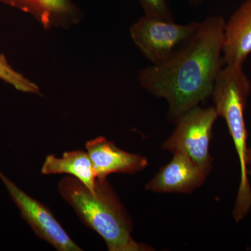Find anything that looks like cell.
<instances>
[{
  "mask_svg": "<svg viewBox=\"0 0 251 251\" xmlns=\"http://www.w3.org/2000/svg\"><path fill=\"white\" fill-rule=\"evenodd\" d=\"M191 4L198 5L202 3L203 0H188Z\"/></svg>",
  "mask_w": 251,
  "mask_h": 251,
  "instance_id": "cell-15",
  "label": "cell"
},
{
  "mask_svg": "<svg viewBox=\"0 0 251 251\" xmlns=\"http://www.w3.org/2000/svg\"><path fill=\"white\" fill-rule=\"evenodd\" d=\"M251 53V0H246L226 21L223 47L224 64L243 65Z\"/></svg>",
  "mask_w": 251,
  "mask_h": 251,
  "instance_id": "cell-9",
  "label": "cell"
},
{
  "mask_svg": "<svg viewBox=\"0 0 251 251\" xmlns=\"http://www.w3.org/2000/svg\"><path fill=\"white\" fill-rule=\"evenodd\" d=\"M208 175L188 155L175 153L147 184V191L155 193L188 194L201 187Z\"/></svg>",
  "mask_w": 251,
  "mask_h": 251,
  "instance_id": "cell-7",
  "label": "cell"
},
{
  "mask_svg": "<svg viewBox=\"0 0 251 251\" xmlns=\"http://www.w3.org/2000/svg\"><path fill=\"white\" fill-rule=\"evenodd\" d=\"M85 148L98 179H107L113 173L135 175L148 166L146 157L124 151L104 137L89 140Z\"/></svg>",
  "mask_w": 251,
  "mask_h": 251,
  "instance_id": "cell-8",
  "label": "cell"
},
{
  "mask_svg": "<svg viewBox=\"0 0 251 251\" xmlns=\"http://www.w3.org/2000/svg\"><path fill=\"white\" fill-rule=\"evenodd\" d=\"M219 115L215 107H196L178 120L171 136L162 145V149L174 154L188 155L206 174L213 168V157L209 144L213 128Z\"/></svg>",
  "mask_w": 251,
  "mask_h": 251,
  "instance_id": "cell-4",
  "label": "cell"
},
{
  "mask_svg": "<svg viewBox=\"0 0 251 251\" xmlns=\"http://www.w3.org/2000/svg\"><path fill=\"white\" fill-rule=\"evenodd\" d=\"M0 3L33 15L45 27H50L74 10L69 0H0Z\"/></svg>",
  "mask_w": 251,
  "mask_h": 251,
  "instance_id": "cell-11",
  "label": "cell"
},
{
  "mask_svg": "<svg viewBox=\"0 0 251 251\" xmlns=\"http://www.w3.org/2000/svg\"><path fill=\"white\" fill-rule=\"evenodd\" d=\"M145 15L167 21H174L168 0H139Z\"/></svg>",
  "mask_w": 251,
  "mask_h": 251,
  "instance_id": "cell-13",
  "label": "cell"
},
{
  "mask_svg": "<svg viewBox=\"0 0 251 251\" xmlns=\"http://www.w3.org/2000/svg\"><path fill=\"white\" fill-rule=\"evenodd\" d=\"M247 164L248 166H251V148H248L247 154Z\"/></svg>",
  "mask_w": 251,
  "mask_h": 251,
  "instance_id": "cell-14",
  "label": "cell"
},
{
  "mask_svg": "<svg viewBox=\"0 0 251 251\" xmlns=\"http://www.w3.org/2000/svg\"><path fill=\"white\" fill-rule=\"evenodd\" d=\"M251 94V81L242 64L226 65L216 77L211 98L218 115L224 119L233 141L240 164V182L232 216L241 222L251 209L247 154L248 131L244 112Z\"/></svg>",
  "mask_w": 251,
  "mask_h": 251,
  "instance_id": "cell-3",
  "label": "cell"
},
{
  "mask_svg": "<svg viewBox=\"0 0 251 251\" xmlns=\"http://www.w3.org/2000/svg\"><path fill=\"white\" fill-rule=\"evenodd\" d=\"M59 192L81 221L103 238L109 251H151L132 237L133 221L108 179H97L95 194L72 176L60 180Z\"/></svg>",
  "mask_w": 251,
  "mask_h": 251,
  "instance_id": "cell-2",
  "label": "cell"
},
{
  "mask_svg": "<svg viewBox=\"0 0 251 251\" xmlns=\"http://www.w3.org/2000/svg\"><path fill=\"white\" fill-rule=\"evenodd\" d=\"M43 175L67 174L79 180L95 194L97 175L88 153L82 150H74L63 153L62 157L53 154L46 156L41 167Z\"/></svg>",
  "mask_w": 251,
  "mask_h": 251,
  "instance_id": "cell-10",
  "label": "cell"
},
{
  "mask_svg": "<svg viewBox=\"0 0 251 251\" xmlns=\"http://www.w3.org/2000/svg\"><path fill=\"white\" fill-rule=\"evenodd\" d=\"M225 24L222 16H208L169 59L140 71V85L153 97L166 100L168 120L173 123L211 97L225 64Z\"/></svg>",
  "mask_w": 251,
  "mask_h": 251,
  "instance_id": "cell-1",
  "label": "cell"
},
{
  "mask_svg": "<svg viewBox=\"0 0 251 251\" xmlns=\"http://www.w3.org/2000/svg\"><path fill=\"white\" fill-rule=\"evenodd\" d=\"M201 22L176 24L144 15L130 28L135 46L152 64L169 59L188 42Z\"/></svg>",
  "mask_w": 251,
  "mask_h": 251,
  "instance_id": "cell-5",
  "label": "cell"
},
{
  "mask_svg": "<svg viewBox=\"0 0 251 251\" xmlns=\"http://www.w3.org/2000/svg\"><path fill=\"white\" fill-rule=\"evenodd\" d=\"M0 179L21 211L23 219L38 237L49 243L57 251H82L71 239L49 208L21 190L1 171Z\"/></svg>",
  "mask_w": 251,
  "mask_h": 251,
  "instance_id": "cell-6",
  "label": "cell"
},
{
  "mask_svg": "<svg viewBox=\"0 0 251 251\" xmlns=\"http://www.w3.org/2000/svg\"><path fill=\"white\" fill-rule=\"evenodd\" d=\"M0 79L12 86L16 90L29 93H38L39 87L27 80L19 73L14 71L6 62L4 56L0 54Z\"/></svg>",
  "mask_w": 251,
  "mask_h": 251,
  "instance_id": "cell-12",
  "label": "cell"
},
{
  "mask_svg": "<svg viewBox=\"0 0 251 251\" xmlns=\"http://www.w3.org/2000/svg\"><path fill=\"white\" fill-rule=\"evenodd\" d=\"M250 166V168H248V173H249V176H250L251 177V166Z\"/></svg>",
  "mask_w": 251,
  "mask_h": 251,
  "instance_id": "cell-16",
  "label": "cell"
}]
</instances>
